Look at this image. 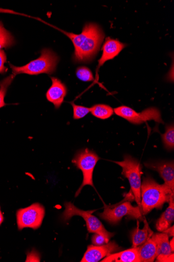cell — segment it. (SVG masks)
Returning a JSON list of instances; mask_svg holds the SVG:
<instances>
[{"mask_svg":"<svg viewBox=\"0 0 174 262\" xmlns=\"http://www.w3.org/2000/svg\"><path fill=\"white\" fill-rule=\"evenodd\" d=\"M60 30L72 41L74 53L73 60L78 63H87L93 60L100 50L105 39V33L96 24L87 23L80 34Z\"/></svg>","mask_w":174,"mask_h":262,"instance_id":"cell-1","label":"cell"},{"mask_svg":"<svg viewBox=\"0 0 174 262\" xmlns=\"http://www.w3.org/2000/svg\"><path fill=\"white\" fill-rule=\"evenodd\" d=\"M173 192L166 184H159L151 177L143 180L141 186V209L145 215L154 209H161L165 203L174 200Z\"/></svg>","mask_w":174,"mask_h":262,"instance_id":"cell-2","label":"cell"},{"mask_svg":"<svg viewBox=\"0 0 174 262\" xmlns=\"http://www.w3.org/2000/svg\"><path fill=\"white\" fill-rule=\"evenodd\" d=\"M57 54L49 49H44L38 59L31 61L26 66L16 67L10 63L15 76L19 74L38 75L42 74L52 75L55 72L59 62Z\"/></svg>","mask_w":174,"mask_h":262,"instance_id":"cell-3","label":"cell"},{"mask_svg":"<svg viewBox=\"0 0 174 262\" xmlns=\"http://www.w3.org/2000/svg\"><path fill=\"white\" fill-rule=\"evenodd\" d=\"M113 162L122 168V175L129 180L131 188L130 192L140 208L142 165L138 160L128 155L124 156L122 161Z\"/></svg>","mask_w":174,"mask_h":262,"instance_id":"cell-4","label":"cell"},{"mask_svg":"<svg viewBox=\"0 0 174 262\" xmlns=\"http://www.w3.org/2000/svg\"><path fill=\"white\" fill-rule=\"evenodd\" d=\"M65 209L63 212L62 217V220L67 222L73 216H79L84 219L86 222L87 228L89 233H94L104 236L107 242H109L111 237L114 233L108 231L102 223L92 215L95 210L85 211L77 208L70 202L64 204Z\"/></svg>","mask_w":174,"mask_h":262,"instance_id":"cell-5","label":"cell"},{"mask_svg":"<svg viewBox=\"0 0 174 262\" xmlns=\"http://www.w3.org/2000/svg\"><path fill=\"white\" fill-rule=\"evenodd\" d=\"M100 158L93 151L86 148L78 151L72 160V163L81 170L83 174V181L76 194L78 197L82 189L86 185L94 187L93 173L95 166Z\"/></svg>","mask_w":174,"mask_h":262,"instance_id":"cell-6","label":"cell"},{"mask_svg":"<svg viewBox=\"0 0 174 262\" xmlns=\"http://www.w3.org/2000/svg\"><path fill=\"white\" fill-rule=\"evenodd\" d=\"M114 112L134 125H141L150 121H154L159 124L164 123L160 110L154 107L147 108L141 113H138L128 106H121L114 108Z\"/></svg>","mask_w":174,"mask_h":262,"instance_id":"cell-7","label":"cell"},{"mask_svg":"<svg viewBox=\"0 0 174 262\" xmlns=\"http://www.w3.org/2000/svg\"><path fill=\"white\" fill-rule=\"evenodd\" d=\"M45 208L39 203H35L24 208L17 211L16 219L18 229H39L45 216Z\"/></svg>","mask_w":174,"mask_h":262,"instance_id":"cell-8","label":"cell"},{"mask_svg":"<svg viewBox=\"0 0 174 262\" xmlns=\"http://www.w3.org/2000/svg\"><path fill=\"white\" fill-rule=\"evenodd\" d=\"M143 213L139 207H134L130 202H124L114 207H106L100 217L112 224H118L124 216H129L136 220L141 219Z\"/></svg>","mask_w":174,"mask_h":262,"instance_id":"cell-9","label":"cell"},{"mask_svg":"<svg viewBox=\"0 0 174 262\" xmlns=\"http://www.w3.org/2000/svg\"><path fill=\"white\" fill-rule=\"evenodd\" d=\"M120 248L114 242L97 246L90 245L88 247L81 262H97L105 257L120 250Z\"/></svg>","mask_w":174,"mask_h":262,"instance_id":"cell-10","label":"cell"},{"mask_svg":"<svg viewBox=\"0 0 174 262\" xmlns=\"http://www.w3.org/2000/svg\"><path fill=\"white\" fill-rule=\"evenodd\" d=\"M146 168L159 172L165 184L174 191V165L172 161H156L145 163Z\"/></svg>","mask_w":174,"mask_h":262,"instance_id":"cell-11","label":"cell"},{"mask_svg":"<svg viewBox=\"0 0 174 262\" xmlns=\"http://www.w3.org/2000/svg\"><path fill=\"white\" fill-rule=\"evenodd\" d=\"M151 238L157 246V261H173V253L169 245L168 235L164 232L158 233L153 234Z\"/></svg>","mask_w":174,"mask_h":262,"instance_id":"cell-12","label":"cell"},{"mask_svg":"<svg viewBox=\"0 0 174 262\" xmlns=\"http://www.w3.org/2000/svg\"><path fill=\"white\" fill-rule=\"evenodd\" d=\"M53 84L46 93L48 101L54 104L56 109H59L64 102L67 93L66 85L55 77H51Z\"/></svg>","mask_w":174,"mask_h":262,"instance_id":"cell-13","label":"cell"},{"mask_svg":"<svg viewBox=\"0 0 174 262\" xmlns=\"http://www.w3.org/2000/svg\"><path fill=\"white\" fill-rule=\"evenodd\" d=\"M127 45L118 40L107 38L103 47L102 56L98 61V68H101L107 61L113 59Z\"/></svg>","mask_w":174,"mask_h":262,"instance_id":"cell-14","label":"cell"},{"mask_svg":"<svg viewBox=\"0 0 174 262\" xmlns=\"http://www.w3.org/2000/svg\"><path fill=\"white\" fill-rule=\"evenodd\" d=\"M102 262H140L138 255V247L119 253H112L104 259Z\"/></svg>","mask_w":174,"mask_h":262,"instance_id":"cell-15","label":"cell"},{"mask_svg":"<svg viewBox=\"0 0 174 262\" xmlns=\"http://www.w3.org/2000/svg\"><path fill=\"white\" fill-rule=\"evenodd\" d=\"M138 252L140 261L142 262L154 261L158 255L157 245L152 238L138 247Z\"/></svg>","mask_w":174,"mask_h":262,"instance_id":"cell-16","label":"cell"},{"mask_svg":"<svg viewBox=\"0 0 174 262\" xmlns=\"http://www.w3.org/2000/svg\"><path fill=\"white\" fill-rule=\"evenodd\" d=\"M154 232L149 228L147 223L145 221L144 226L142 229H139L138 227L135 229L132 232L131 237L133 247H138L148 239H151Z\"/></svg>","mask_w":174,"mask_h":262,"instance_id":"cell-17","label":"cell"},{"mask_svg":"<svg viewBox=\"0 0 174 262\" xmlns=\"http://www.w3.org/2000/svg\"><path fill=\"white\" fill-rule=\"evenodd\" d=\"M169 206L157 221L156 229L163 232L168 228L174 221V200L170 201Z\"/></svg>","mask_w":174,"mask_h":262,"instance_id":"cell-18","label":"cell"},{"mask_svg":"<svg viewBox=\"0 0 174 262\" xmlns=\"http://www.w3.org/2000/svg\"><path fill=\"white\" fill-rule=\"evenodd\" d=\"M90 113L94 117L107 120L110 118L114 113V110L112 107L106 104H96L90 108Z\"/></svg>","mask_w":174,"mask_h":262,"instance_id":"cell-19","label":"cell"},{"mask_svg":"<svg viewBox=\"0 0 174 262\" xmlns=\"http://www.w3.org/2000/svg\"><path fill=\"white\" fill-rule=\"evenodd\" d=\"M15 43L11 33L7 30L2 21H0V49H9Z\"/></svg>","mask_w":174,"mask_h":262,"instance_id":"cell-20","label":"cell"},{"mask_svg":"<svg viewBox=\"0 0 174 262\" xmlns=\"http://www.w3.org/2000/svg\"><path fill=\"white\" fill-rule=\"evenodd\" d=\"M162 141L166 149L169 150L174 148V127L173 125H167L165 133L161 135Z\"/></svg>","mask_w":174,"mask_h":262,"instance_id":"cell-21","label":"cell"},{"mask_svg":"<svg viewBox=\"0 0 174 262\" xmlns=\"http://www.w3.org/2000/svg\"><path fill=\"white\" fill-rule=\"evenodd\" d=\"M15 77V76L12 74L0 82V108L7 105L5 103V98L8 89L12 84Z\"/></svg>","mask_w":174,"mask_h":262,"instance_id":"cell-22","label":"cell"},{"mask_svg":"<svg viewBox=\"0 0 174 262\" xmlns=\"http://www.w3.org/2000/svg\"><path fill=\"white\" fill-rule=\"evenodd\" d=\"M77 76L79 79L84 82H90L94 80L91 71L86 67H79L77 70Z\"/></svg>","mask_w":174,"mask_h":262,"instance_id":"cell-23","label":"cell"},{"mask_svg":"<svg viewBox=\"0 0 174 262\" xmlns=\"http://www.w3.org/2000/svg\"><path fill=\"white\" fill-rule=\"evenodd\" d=\"M73 108V118L74 120H80L85 117L90 112V108L77 105L73 103H70Z\"/></svg>","mask_w":174,"mask_h":262,"instance_id":"cell-24","label":"cell"},{"mask_svg":"<svg viewBox=\"0 0 174 262\" xmlns=\"http://www.w3.org/2000/svg\"><path fill=\"white\" fill-rule=\"evenodd\" d=\"M91 240L92 244L97 246H102L108 243L104 236L97 233H94L91 238Z\"/></svg>","mask_w":174,"mask_h":262,"instance_id":"cell-25","label":"cell"},{"mask_svg":"<svg viewBox=\"0 0 174 262\" xmlns=\"http://www.w3.org/2000/svg\"><path fill=\"white\" fill-rule=\"evenodd\" d=\"M7 62V55L5 52L0 50V74L4 75L7 72L8 68L5 64Z\"/></svg>","mask_w":174,"mask_h":262,"instance_id":"cell-26","label":"cell"},{"mask_svg":"<svg viewBox=\"0 0 174 262\" xmlns=\"http://www.w3.org/2000/svg\"><path fill=\"white\" fill-rule=\"evenodd\" d=\"M162 232H164L165 233H166L168 236H173L174 235V230H173V226H172L171 227H169Z\"/></svg>","mask_w":174,"mask_h":262,"instance_id":"cell-27","label":"cell"},{"mask_svg":"<svg viewBox=\"0 0 174 262\" xmlns=\"http://www.w3.org/2000/svg\"><path fill=\"white\" fill-rule=\"evenodd\" d=\"M4 221V217L3 215V214L2 213V211L1 210V207H0V226L2 225V224L3 223Z\"/></svg>","mask_w":174,"mask_h":262,"instance_id":"cell-28","label":"cell"},{"mask_svg":"<svg viewBox=\"0 0 174 262\" xmlns=\"http://www.w3.org/2000/svg\"><path fill=\"white\" fill-rule=\"evenodd\" d=\"M173 244H174V241H173V236L172 237V239L169 242V245H170V247L171 250L172 252H173V248H174Z\"/></svg>","mask_w":174,"mask_h":262,"instance_id":"cell-29","label":"cell"}]
</instances>
